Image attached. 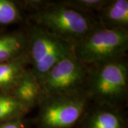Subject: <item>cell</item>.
I'll return each mask as SVG.
<instances>
[{
    "label": "cell",
    "mask_w": 128,
    "mask_h": 128,
    "mask_svg": "<svg viewBox=\"0 0 128 128\" xmlns=\"http://www.w3.org/2000/svg\"><path fill=\"white\" fill-rule=\"evenodd\" d=\"M85 92L90 102L125 109L128 102V56L88 66Z\"/></svg>",
    "instance_id": "6da1fadb"
},
{
    "label": "cell",
    "mask_w": 128,
    "mask_h": 128,
    "mask_svg": "<svg viewBox=\"0 0 128 128\" xmlns=\"http://www.w3.org/2000/svg\"><path fill=\"white\" fill-rule=\"evenodd\" d=\"M26 17V21L46 28L73 46L100 26L95 14L78 12L62 4L60 0H48L42 9Z\"/></svg>",
    "instance_id": "7a4b0ae2"
},
{
    "label": "cell",
    "mask_w": 128,
    "mask_h": 128,
    "mask_svg": "<svg viewBox=\"0 0 128 128\" xmlns=\"http://www.w3.org/2000/svg\"><path fill=\"white\" fill-rule=\"evenodd\" d=\"M90 101L84 90L44 96L32 118L36 128H76Z\"/></svg>",
    "instance_id": "3957f363"
},
{
    "label": "cell",
    "mask_w": 128,
    "mask_h": 128,
    "mask_svg": "<svg viewBox=\"0 0 128 128\" xmlns=\"http://www.w3.org/2000/svg\"><path fill=\"white\" fill-rule=\"evenodd\" d=\"M23 26L27 35L26 55L28 68L41 82L54 65L73 54V46L30 22L26 21Z\"/></svg>",
    "instance_id": "277c9868"
},
{
    "label": "cell",
    "mask_w": 128,
    "mask_h": 128,
    "mask_svg": "<svg viewBox=\"0 0 128 128\" xmlns=\"http://www.w3.org/2000/svg\"><path fill=\"white\" fill-rule=\"evenodd\" d=\"M128 50V32L98 26L73 45V54L88 66L105 63L124 56Z\"/></svg>",
    "instance_id": "5b68a950"
},
{
    "label": "cell",
    "mask_w": 128,
    "mask_h": 128,
    "mask_svg": "<svg viewBox=\"0 0 128 128\" xmlns=\"http://www.w3.org/2000/svg\"><path fill=\"white\" fill-rule=\"evenodd\" d=\"M88 66L74 54L58 61L41 81L44 96L84 90L87 80Z\"/></svg>",
    "instance_id": "8992f818"
},
{
    "label": "cell",
    "mask_w": 128,
    "mask_h": 128,
    "mask_svg": "<svg viewBox=\"0 0 128 128\" xmlns=\"http://www.w3.org/2000/svg\"><path fill=\"white\" fill-rule=\"evenodd\" d=\"M76 128H128L125 109L90 102Z\"/></svg>",
    "instance_id": "52a82bcc"
},
{
    "label": "cell",
    "mask_w": 128,
    "mask_h": 128,
    "mask_svg": "<svg viewBox=\"0 0 128 128\" xmlns=\"http://www.w3.org/2000/svg\"><path fill=\"white\" fill-rule=\"evenodd\" d=\"M28 114L37 108L44 97L41 82L28 68L11 93Z\"/></svg>",
    "instance_id": "ba28073f"
},
{
    "label": "cell",
    "mask_w": 128,
    "mask_h": 128,
    "mask_svg": "<svg viewBox=\"0 0 128 128\" xmlns=\"http://www.w3.org/2000/svg\"><path fill=\"white\" fill-rule=\"evenodd\" d=\"M95 15L102 27L128 32V0H107Z\"/></svg>",
    "instance_id": "9c48e42d"
},
{
    "label": "cell",
    "mask_w": 128,
    "mask_h": 128,
    "mask_svg": "<svg viewBox=\"0 0 128 128\" xmlns=\"http://www.w3.org/2000/svg\"><path fill=\"white\" fill-rule=\"evenodd\" d=\"M27 35L23 26L12 31H0V64L26 54Z\"/></svg>",
    "instance_id": "30bf717a"
},
{
    "label": "cell",
    "mask_w": 128,
    "mask_h": 128,
    "mask_svg": "<svg viewBox=\"0 0 128 128\" xmlns=\"http://www.w3.org/2000/svg\"><path fill=\"white\" fill-rule=\"evenodd\" d=\"M28 68V62L26 54L15 59L0 64V92L12 93Z\"/></svg>",
    "instance_id": "8fae6325"
},
{
    "label": "cell",
    "mask_w": 128,
    "mask_h": 128,
    "mask_svg": "<svg viewBox=\"0 0 128 128\" xmlns=\"http://www.w3.org/2000/svg\"><path fill=\"white\" fill-rule=\"evenodd\" d=\"M26 17L16 0H0V31L13 25L24 26Z\"/></svg>",
    "instance_id": "7c38bea8"
},
{
    "label": "cell",
    "mask_w": 128,
    "mask_h": 128,
    "mask_svg": "<svg viewBox=\"0 0 128 128\" xmlns=\"http://www.w3.org/2000/svg\"><path fill=\"white\" fill-rule=\"evenodd\" d=\"M27 114L12 94L0 92V122L26 117Z\"/></svg>",
    "instance_id": "4fadbf2b"
},
{
    "label": "cell",
    "mask_w": 128,
    "mask_h": 128,
    "mask_svg": "<svg viewBox=\"0 0 128 128\" xmlns=\"http://www.w3.org/2000/svg\"><path fill=\"white\" fill-rule=\"evenodd\" d=\"M64 5L82 13L96 14L107 0H60Z\"/></svg>",
    "instance_id": "5bb4252c"
},
{
    "label": "cell",
    "mask_w": 128,
    "mask_h": 128,
    "mask_svg": "<svg viewBox=\"0 0 128 128\" xmlns=\"http://www.w3.org/2000/svg\"><path fill=\"white\" fill-rule=\"evenodd\" d=\"M32 126V119L27 116L0 122V128H31Z\"/></svg>",
    "instance_id": "9a60e30c"
}]
</instances>
